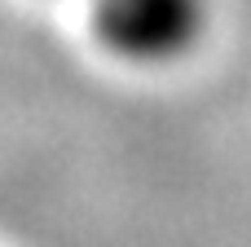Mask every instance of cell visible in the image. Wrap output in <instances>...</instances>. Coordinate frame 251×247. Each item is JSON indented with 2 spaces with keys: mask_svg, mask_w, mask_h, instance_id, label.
Here are the masks:
<instances>
[{
  "mask_svg": "<svg viewBox=\"0 0 251 247\" xmlns=\"http://www.w3.org/2000/svg\"><path fill=\"white\" fill-rule=\"evenodd\" d=\"M88 40L119 66H185L216 27V0H84Z\"/></svg>",
  "mask_w": 251,
  "mask_h": 247,
  "instance_id": "1",
  "label": "cell"
}]
</instances>
